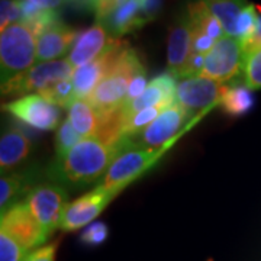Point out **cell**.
Instances as JSON below:
<instances>
[{
    "mask_svg": "<svg viewBox=\"0 0 261 261\" xmlns=\"http://www.w3.org/2000/svg\"><path fill=\"white\" fill-rule=\"evenodd\" d=\"M132 141L123 138L118 142H109L102 138H82L79 144L63 159H54L48 168V180L61 185L65 189H83L94 181H100Z\"/></svg>",
    "mask_w": 261,
    "mask_h": 261,
    "instance_id": "6da1fadb",
    "label": "cell"
},
{
    "mask_svg": "<svg viewBox=\"0 0 261 261\" xmlns=\"http://www.w3.org/2000/svg\"><path fill=\"white\" fill-rule=\"evenodd\" d=\"M145 70V64L137 49L126 45L116 60L112 70L103 79L87 99L103 116L121 111L125 105L130 80L134 75Z\"/></svg>",
    "mask_w": 261,
    "mask_h": 261,
    "instance_id": "7a4b0ae2",
    "label": "cell"
},
{
    "mask_svg": "<svg viewBox=\"0 0 261 261\" xmlns=\"http://www.w3.org/2000/svg\"><path fill=\"white\" fill-rule=\"evenodd\" d=\"M38 35L25 22L13 23L0 34V79L6 84L37 63Z\"/></svg>",
    "mask_w": 261,
    "mask_h": 261,
    "instance_id": "3957f363",
    "label": "cell"
},
{
    "mask_svg": "<svg viewBox=\"0 0 261 261\" xmlns=\"http://www.w3.org/2000/svg\"><path fill=\"white\" fill-rule=\"evenodd\" d=\"M180 138L181 137L168 142L167 145L161 148L141 147L130 140L132 142L129 147H126L118 155V159L113 161L112 166L96 186L122 192L125 187L129 186L130 183H134L137 178L144 176L148 170L154 167Z\"/></svg>",
    "mask_w": 261,
    "mask_h": 261,
    "instance_id": "277c9868",
    "label": "cell"
},
{
    "mask_svg": "<svg viewBox=\"0 0 261 261\" xmlns=\"http://www.w3.org/2000/svg\"><path fill=\"white\" fill-rule=\"evenodd\" d=\"M73 74L74 67L70 64L67 58L37 63L27 73L18 75L9 83L2 84V96L19 99L28 94H39L58 82L71 79Z\"/></svg>",
    "mask_w": 261,
    "mask_h": 261,
    "instance_id": "5b68a950",
    "label": "cell"
},
{
    "mask_svg": "<svg viewBox=\"0 0 261 261\" xmlns=\"http://www.w3.org/2000/svg\"><path fill=\"white\" fill-rule=\"evenodd\" d=\"M23 202L41 225L45 237L49 238L60 228L64 209L68 205V193L65 187L48 180L38 183Z\"/></svg>",
    "mask_w": 261,
    "mask_h": 261,
    "instance_id": "8992f818",
    "label": "cell"
},
{
    "mask_svg": "<svg viewBox=\"0 0 261 261\" xmlns=\"http://www.w3.org/2000/svg\"><path fill=\"white\" fill-rule=\"evenodd\" d=\"M209 111L199 113L195 116L193 121L192 116L187 113L185 108H181L177 102L173 106L167 108L164 112L160 115L155 121L149 125L147 129L140 134L138 140H132L135 144L141 147L148 148H161L167 145L168 142L176 140L178 137H183L187 130L193 128L197 122L200 121Z\"/></svg>",
    "mask_w": 261,
    "mask_h": 261,
    "instance_id": "52a82bcc",
    "label": "cell"
},
{
    "mask_svg": "<svg viewBox=\"0 0 261 261\" xmlns=\"http://www.w3.org/2000/svg\"><path fill=\"white\" fill-rule=\"evenodd\" d=\"M228 84L218 83L205 75L183 79L177 83L176 102L185 108L187 113L195 118L205 111H212L219 106Z\"/></svg>",
    "mask_w": 261,
    "mask_h": 261,
    "instance_id": "ba28073f",
    "label": "cell"
},
{
    "mask_svg": "<svg viewBox=\"0 0 261 261\" xmlns=\"http://www.w3.org/2000/svg\"><path fill=\"white\" fill-rule=\"evenodd\" d=\"M244 53L241 41L225 35L216 41L214 48L205 56V67L202 75L218 83H226L243 73Z\"/></svg>",
    "mask_w": 261,
    "mask_h": 261,
    "instance_id": "9c48e42d",
    "label": "cell"
},
{
    "mask_svg": "<svg viewBox=\"0 0 261 261\" xmlns=\"http://www.w3.org/2000/svg\"><path fill=\"white\" fill-rule=\"evenodd\" d=\"M119 193V190H108L96 186L86 195L67 205L60 222V229L64 232H73L93 224L94 219L99 218L106 206Z\"/></svg>",
    "mask_w": 261,
    "mask_h": 261,
    "instance_id": "30bf717a",
    "label": "cell"
},
{
    "mask_svg": "<svg viewBox=\"0 0 261 261\" xmlns=\"http://www.w3.org/2000/svg\"><path fill=\"white\" fill-rule=\"evenodd\" d=\"M3 111L37 130H54L61 123V108L41 94H28L3 105Z\"/></svg>",
    "mask_w": 261,
    "mask_h": 261,
    "instance_id": "8fae6325",
    "label": "cell"
},
{
    "mask_svg": "<svg viewBox=\"0 0 261 261\" xmlns=\"http://www.w3.org/2000/svg\"><path fill=\"white\" fill-rule=\"evenodd\" d=\"M0 231L9 233L28 251L42 247L48 240L25 202H20L2 215Z\"/></svg>",
    "mask_w": 261,
    "mask_h": 261,
    "instance_id": "7c38bea8",
    "label": "cell"
},
{
    "mask_svg": "<svg viewBox=\"0 0 261 261\" xmlns=\"http://www.w3.org/2000/svg\"><path fill=\"white\" fill-rule=\"evenodd\" d=\"M125 45H126L125 41L116 39L112 47L99 58H96L94 61L83 65L80 68H75L74 74L71 77V82L74 86L77 99H89L90 97V94L93 93L97 84L100 83L108 75V73L112 70V67L121 56Z\"/></svg>",
    "mask_w": 261,
    "mask_h": 261,
    "instance_id": "4fadbf2b",
    "label": "cell"
},
{
    "mask_svg": "<svg viewBox=\"0 0 261 261\" xmlns=\"http://www.w3.org/2000/svg\"><path fill=\"white\" fill-rule=\"evenodd\" d=\"M176 93H177L176 77L170 74L168 71L152 79L147 86L145 92L141 94L140 97H137L135 100L123 106L121 111H118L119 134H121V122L123 119H126L147 108H151V106H157V105L173 106L176 103Z\"/></svg>",
    "mask_w": 261,
    "mask_h": 261,
    "instance_id": "5bb4252c",
    "label": "cell"
},
{
    "mask_svg": "<svg viewBox=\"0 0 261 261\" xmlns=\"http://www.w3.org/2000/svg\"><path fill=\"white\" fill-rule=\"evenodd\" d=\"M193 25L189 12H181L168 31L167 71L176 79L181 77L189 58L192 56Z\"/></svg>",
    "mask_w": 261,
    "mask_h": 261,
    "instance_id": "9a60e30c",
    "label": "cell"
},
{
    "mask_svg": "<svg viewBox=\"0 0 261 261\" xmlns=\"http://www.w3.org/2000/svg\"><path fill=\"white\" fill-rule=\"evenodd\" d=\"M115 41L116 38L109 35L102 22L96 20L94 25H92L90 28L80 32L67 60L74 67V70L80 68L105 54L112 47Z\"/></svg>",
    "mask_w": 261,
    "mask_h": 261,
    "instance_id": "2e32d148",
    "label": "cell"
},
{
    "mask_svg": "<svg viewBox=\"0 0 261 261\" xmlns=\"http://www.w3.org/2000/svg\"><path fill=\"white\" fill-rule=\"evenodd\" d=\"M34 152V140L18 125H10L0 138V170L8 174L22 167Z\"/></svg>",
    "mask_w": 261,
    "mask_h": 261,
    "instance_id": "e0dca14e",
    "label": "cell"
},
{
    "mask_svg": "<svg viewBox=\"0 0 261 261\" xmlns=\"http://www.w3.org/2000/svg\"><path fill=\"white\" fill-rule=\"evenodd\" d=\"M79 35L80 32L77 29L71 28L60 20L49 25L38 37L37 61L38 63L56 61L58 58L64 57L67 53L70 54Z\"/></svg>",
    "mask_w": 261,
    "mask_h": 261,
    "instance_id": "ac0fdd59",
    "label": "cell"
},
{
    "mask_svg": "<svg viewBox=\"0 0 261 261\" xmlns=\"http://www.w3.org/2000/svg\"><path fill=\"white\" fill-rule=\"evenodd\" d=\"M39 171L35 168L16 170L13 173L2 174L0 178V211L2 215L10 207L25 200L28 193L38 185Z\"/></svg>",
    "mask_w": 261,
    "mask_h": 261,
    "instance_id": "d6986e66",
    "label": "cell"
},
{
    "mask_svg": "<svg viewBox=\"0 0 261 261\" xmlns=\"http://www.w3.org/2000/svg\"><path fill=\"white\" fill-rule=\"evenodd\" d=\"M67 119L82 138H99L106 116H103L87 99H75L68 108Z\"/></svg>",
    "mask_w": 261,
    "mask_h": 261,
    "instance_id": "ffe728a7",
    "label": "cell"
},
{
    "mask_svg": "<svg viewBox=\"0 0 261 261\" xmlns=\"http://www.w3.org/2000/svg\"><path fill=\"white\" fill-rule=\"evenodd\" d=\"M103 27L109 32V35L116 39L142 28L145 23L141 18V2L140 0H126L113 10L112 13L103 20Z\"/></svg>",
    "mask_w": 261,
    "mask_h": 261,
    "instance_id": "44dd1931",
    "label": "cell"
},
{
    "mask_svg": "<svg viewBox=\"0 0 261 261\" xmlns=\"http://www.w3.org/2000/svg\"><path fill=\"white\" fill-rule=\"evenodd\" d=\"M252 92L254 90H251L244 82L228 84V89L221 99L219 108L232 118H241L250 112L254 106L255 97Z\"/></svg>",
    "mask_w": 261,
    "mask_h": 261,
    "instance_id": "7402d4cb",
    "label": "cell"
},
{
    "mask_svg": "<svg viewBox=\"0 0 261 261\" xmlns=\"http://www.w3.org/2000/svg\"><path fill=\"white\" fill-rule=\"evenodd\" d=\"M206 8L219 20L225 35L235 37L238 16L250 3L247 0H203Z\"/></svg>",
    "mask_w": 261,
    "mask_h": 261,
    "instance_id": "603a6c76",
    "label": "cell"
},
{
    "mask_svg": "<svg viewBox=\"0 0 261 261\" xmlns=\"http://www.w3.org/2000/svg\"><path fill=\"white\" fill-rule=\"evenodd\" d=\"M187 12H189L193 29L203 32L215 41H219L221 38L225 37V31L222 28V25L209 12V9L206 8V5L203 3V0L190 3L187 6Z\"/></svg>",
    "mask_w": 261,
    "mask_h": 261,
    "instance_id": "cb8c5ba5",
    "label": "cell"
},
{
    "mask_svg": "<svg viewBox=\"0 0 261 261\" xmlns=\"http://www.w3.org/2000/svg\"><path fill=\"white\" fill-rule=\"evenodd\" d=\"M39 94L44 99H47L48 102H51L53 105L58 106V108H65V109H68L71 106V103L77 99L71 79L58 82V83L51 86L49 89L44 90L42 93Z\"/></svg>",
    "mask_w": 261,
    "mask_h": 261,
    "instance_id": "d4e9b609",
    "label": "cell"
},
{
    "mask_svg": "<svg viewBox=\"0 0 261 261\" xmlns=\"http://www.w3.org/2000/svg\"><path fill=\"white\" fill-rule=\"evenodd\" d=\"M80 140H82V137L75 132L70 121L64 119L60 123V126L57 128L56 132V141H54L56 159H63L65 154H68L70 149L79 144Z\"/></svg>",
    "mask_w": 261,
    "mask_h": 261,
    "instance_id": "484cf974",
    "label": "cell"
},
{
    "mask_svg": "<svg viewBox=\"0 0 261 261\" xmlns=\"http://www.w3.org/2000/svg\"><path fill=\"white\" fill-rule=\"evenodd\" d=\"M243 82L251 90L261 89V47L244 56Z\"/></svg>",
    "mask_w": 261,
    "mask_h": 261,
    "instance_id": "4316f807",
    "label": "cell"
},
{
    "mask_svg": "<svg viewBox=\"0 0 261 261\" xmlns=\"http://www.w3.org/2000/svg\"><path fill=\"white\" fill-rule=\"evenodd\" d=\"M257 22H258V9L255 5L250 3L238 16L235 38L240 39L241 42H245L247 39H250L257 29Z\"/></svg>",
    "mask_w": 261,
    "mask_h": 261,
    "instance_id": "83f0119b",
    "label": "cell"
},
{
    "mask_svg": "<svg viewBox=\"0 0 261 261\" xmlns=\"http://www.w3.org/2000/svg\"><path fill=\"white\" fill-rule=\"evenodd\" d=\"M108 237H109L108 225L97 221L84 228L83 232L80 233V241L89 247H99L103 243H106Z\"/></svg>",
    "mask_w": 261,
    "mask_h": 261,
    "instance_id": "f1b7e54d",
    "label": "cell"
},
{
    "mask_svg": "<svg viewBox=\"0 0 261 261\" xmlns=\"http://www.w3.org/2000/svg\"><path fill=\"white\" fill-rule=\"evenodd\" d=\"M22 22V10L19 0H2L0 3V29Z\"/></svg>",
    "mask_w": 261,
    "mask_h": 261,
    "instance_id": "f546056e",
    "label": "cell"
},
{
    "mask_svg": "<svg viewBox=\"0 0 261 261\" xmlns=\"http://www.w3.org/2000/svg\"><path fill=\"white\" fill-rule=\"evenodd\" d=\"M58 245H60V240H57L54 243L45 244L32 252H29L28 257L23 261H56Z\"/></svg>",
    "mask_w": 261,
    "mask_h": 261,
    "instance_id": "4dcf8cb0",
    "label": "cell"
},
{
    "mask_svg": "<svg viewBox=\"0 0 261 261\" xmlns=\"http://www.w3.org/2000/svg\"><path fill=\"white\" fill-rule=\"evenodd\" d=\"M148 86V82H147V70H142L140 73L134 75V79L130 80L129 89H128V96H126V100H125V105L126 106L128 103H130L132 100H135L137 97H140L141 94L145 92Z\"/></svg>",
    "mask_w": 261,
    "mask_h": 261,
    "instance_id": "1f68e13d",
    "label": "cell"
},
{
    "mask_svg": "<svg viewBox=\"0 0 261 261\" xmlns=\"http://www.w3.org/2000/svg\"><path fill=\"white\" fill-rule=\"evenodd\" d=\"M216 44V41L212 39L211 37H207L206 34L196 31L193 29V38H192V53L195 54H200V56H206L214 45Z\"/></svg>",
    "mask_w": 261,
    "mask_h": 261,
    "instance_id": "d6a6232c",
    "label": "cell"
},
{
    "mask_svg": "<svg viewBox=\"0 0 261 261\" xmlns=\"http://www.w3.org/2000/svg\"><path fill=\"white\" fill-rule=\"evenodd\" d=\"M141 2V18L144 23L147 25L148 22L154 20L159 16L163 0H140Z\"/></svg>",
    "mask_w": 261,
    "mask_h": 261,
    "instance_id": "836d02e7",
    "label": "cell"
},
{
    "mask_svg": "<svg viewBox=\"0 0 261 261\" xmlns=\"http://www.w3.org/2000/svg\"><path fill=\"white\" fill-rule=\"evenodd\" d=\"M258 9V22H257V29L254 32L250 39H247L245 42H241L243 45V53L244 56L251 53L252 49H257V48L261 47V8H257Z\"/></svg>",
    "mask_w": 261,
    "mask_h": 261,
    "instance_id": "e575fe53",
    "label": "cell"
},
{
    "mask_svg": "<svg viewBox=\"0 0 261 261\" xmlns=\"http://www.w3.org/2000/svg\"><path fill=\"white\" fill-rule=\"evenodd\" d=\"M32 3H35L38 6L44 8V9L58 10L60 8H63L64 5H73L74 0H29Z\"/></svg>",
    "mask_w": 261,
    "mask_h": 261,
    "instance_id": "d590c367",
    "label": "cell"
},
{
    "mask_svg": "<svg viewBox=\"0 0 261 261\" xmlns=\"http://www.w3.org/2000/svg\"><path fill=\"white\" fill-rule=\"evenodd\" d=\"M209 261H211V260H209Z\"/></svg>",
    "mask_w": 261,
    "mask_h": 261,
    "instance_id": "8d00e7d4",
    "label": "cell"
}]
</instances>
